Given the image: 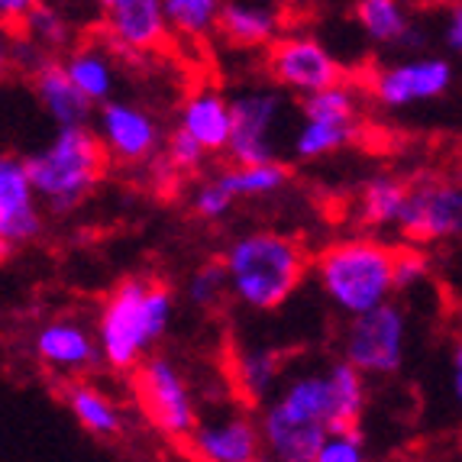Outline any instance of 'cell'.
<instances>
[{
    "instance_id": "8d00e7d4",
    "label": "cell",
    "mask_w": 462,
    "mask_h": 462,
    "mask_svg": "<svg viewBox=\"0 0 462 462\" xmlns=\"http://www.w3.org/2000/svg\"><path fill=\"white\" fill-rule=\"evenodd\" d=\"M443 42L453 55L462 59V0H453L447 14V26H443Z\"/></svg>"
},
{
    "instance_id": "9c48e42d",
    "label": "cell",
    "mask_w": 462,
    "mask_h": 462,
    "mask_svg": "<svg viewBox=\"0 0 462 462\" xmlns=\"http://www.w3.org/2000/svg\"><path fill=\"white\" fill-rule=\"evenodd\" d=\"M456 69L439 55H411L372 75V97L385 110H408L414 104L437 100L453 88Z\"/></svg>"
},
{
    "instance_id": "ab89813d",
    "label": "cell",
    "mask_w": 462,
    "mask_h": 462,
    "mask_svg": "<svg viewBox=\"0 0 462 462\" xmlns=\"http://www.w3.org/2000/svg\"><path fill=\"white\" fill-rule=\"evenodd\" d=\"M269 4H278V7H288V10H304L310 0H269Z\"/></svg>"
},
{
    "instance_id": "8992f818",
    "label": "cell",
    "mask_w": 462,
    "mask_h": 462,
    "mask_svg": "<svg viewBox=\"0 0 462 462\" xmlns=\"http://www.w3.org/2000/svg\"><path fill=\"white\" fill-rule=\"evenodd\" d=\"M133 388H136V401L149 424L162 437L185 443L200 414L194 408V394L188 388L181 369L165 356H146L136 365Z\"/></svg>"
},
{
    "instance_id": "f1b7e54d",
    "label": "cell",
    "mask_w": 462,
    "mask_h": 462,
    "mask_svg": "<svg viewBox=\"0 0 462 462\" xmlns=\"http://www.w3.org/2000/svg\"><path fill=\"white\" fill-rule=\"evenodd\" d=\"M300 116L310 120H330V124H359V97L356 91L339 81L324 91H314L308 97H300Z\"/></svg>"
},
{
    "instance_id": "52a82bcc",
    "label": "cell",
    "mask_w": 462,
    "mask_h": 462,
    "mask_svg": "<svg viewBox=\"0 0 462 462\" xmlns=\"http://www.w3.org/2000/svg\"><path fill=\"white\" fill-rule=\"evenodd\" d=\"M404 339H408V317L394 300H385L365 314L349 317V327L343 333V359H349L369 378L392 375L404 363Z\"/></svg>"
},
{
    "instance_id": "5bb4252c",
    "label": "cell",
    "mask_w": 462,
    "mask_h": 462,
    "mask_svg": "<svg viewBox=\"0 0 462 462\" xmlns=\"http://www.w3.org/2000/svg\"><path fill=\"white\" fill-rule=\"evenodd\" d=\"M36 185H32L26 159L4 155L0 159V246L10 255L16 246H26L42 233V210H39Z\"/></svg>"
},
{
    "instance_id": "277c9868",
    "label": "cell",
    "mask_w": 462,
    "mask_h": 462,
    "mask_svg": "<svg viewBox=\"0 0 462 462\" xmlns=\"http://www.w3.org/2000/svg\"><path fill=\"white\" fill-rule=\"evenodd\" d=\"M110 155L91 126H59L46 146L26 159L39 198L49 214L65 217L97 188Z\"/></svg>"
},
{
    "instance_id": "e575fe53",
    "label": "cell",
    "mask_w": 462,
    "mask_h": 462,
    "mask_svg": "<svg viewBox=\"0 0 462 462\" xmlns=\"http://www.w3.org/2000/svg\"><path fill=\"white\" fill-rule=\"evenodd\" d=\"M7 59L23 71V75L32 78L39 69H46V65L52 62V49H46L42 42H36V39H30L26 32H20V36L10 42Z\"/></svg>"
},
{
    "instance_id": "5b68a950",
    "label": "cell",
    "mask_w": 462,
    "mask_h": 462,
    "mask_svg": "<svg viewBox=\"0 0 462 462\" xmlns=\"http://www.w3.org/2000/svg\"><path fill=\"white\" fill-rule=\"evenodd\" d=\"M394 255L398 249L382 246L375 239H343L314 259V278L339 314H365L398 291Z\"/></svg>"
},
{
    "instance_id": "9a60e30c",
    "label": "cell",
    "mask_w": 462,
    "mask_h": 462,
    "mask_svg": "<svg viewBox=\"0 0 462 462\" xmlns=\"http://www.w3.org/2000/svg\"><path fill=\"white\" fill-rule=\"evenodd\" d=\"M32 353H36V359L49 372L62 378H78L104 363L97 330L91 333L85 324L69 320V317L46 320V324L39 327L32 333Z\"/></svg>"
},
{
    "instance_id": "1f68e13d",
    "label": "cell",
    "mask_w": 462,
    "mask_h": 462,
    "mask_svg": "<svg viewBox=\"0 0 462 462\" xmlns=\"http://www.w3.org/2000/svg\"><path fill=\"white\" fill-rule=\"evenodd\" d=\"M365 459V437L359 424L330 427L324 447L317 453V462H363Z\"/></svg>"
},
{
    "instance_id": "f546056e",
    "label": "cell",
    "mask_w": 462,
    "mask_h": 462,
    "mask_svg": "<svg viewBox=\"0 0 462 462\" xmlns=\"http://www.w3.org/2000/svg\"><path fill=\"white\" fill-rule=\"evenodd\" d=\"M20 32H26L30 39L42 42V46L52 49V52H55V49H65V46H69V39H71L69 20H65V16L59 14L52 4H46V0H39L36 7L23 16Z\"/></svg>"
},
{
    "instance_id": "8fae6325",
    "label": "cell",
    "mask_w": 462,
    "mask_h": 462,
    "mask_svg": "<svg viewBox=\"0 0 462 462\" xmlns=\"http://www.w3.org/2000/svg\"><path fill=\"white\" fill-rule=\"evenodd\" d=\"M233 104V136L226 155L236 165L272 162V130L285 114V94L282 88H249L230 97Z\"/></svg>"
},
{
    "instance_id": "83f0119b",
    "label": "cell",
    "mask_w": 462,
    "mask_h": 462,
    "mask_svg": "<svg viewBox=\"0 0 462 462\" xmlns=\"http://www.w3.org/2000/svg\"><path fill=\"white\" fill-rule=\"evenodd\" d=\"M356 139L353 124H330V120H310V116H300V126L294 133V155L300 162H317L324 155L339 152L343 146H349Z\"/></svg>"
},
{
    "instance_id": "2e32d148",
    "label": "cell",
    "mask_w": 462,
    "mask_h": 462,
    "mask_svg": "<svg viewBox=\"0 0 462 462\" xmlns=\"http://www.w3.org/2000/svg\"><path fill=\"white\" fill-rule=\"evenodd\" d=\"M104 10V32L116 52H152L171 36L165 0H110Z\"/></svg>"
},
{
    "instance_id": "7c38bea8",
    "label": "cell",
    "mask_w": 462,
    "mask_h": 462,
    "mask_svg": "<svg viewBox=\"0 0 462 462\" xmlns=\"http://www.w3.org/2000/svg\"><path fill=\"white\" fill-rule=\"evenodd\" d=\"M398 230L417 246L462 236V185L453 181L414 185L401 210Z\"/></svg>"
},
{
    "instance_id": "cb8c5ba5",
    "label": "cell",
    "mask_w": 462,
    "mask_h": 462,
    "mask_svg": "<svg viewBox=\"0 0 462 462\" xmlns=\"http://www.w3.org/2000/svg\"><path fill=\"white\" fill-rule=\"evenodd\" d=\"M411 185H404L394 175H375L369 178L359 191V220L372 230H385V226H398L401 210L408 204Z\"/></svg>"
},
{
    "instance_id": "836d02e7",
    "label": "cell",
    "mask_w": 462,
    "mask_h": 462,
    "mask_svg": "<svg viewBox=\"0 0 462 462\" xmlns=\"http://www.w3.org/2000/svg\"><path fill=\"white\" fill-rule=\"evenodd\" d=\"M233 200H236V198H233V194L220 185V178H214V181H200V185L194 188L191 210L200 217V220H220V217L230 214Z\"/></svg>"
},
{
    "instance_id": "3957f363",
    "label": "cell",
    "mask_w": 462,
    "mask_h": 462,
    "mask_svg": "<svg viewBox=\"0 0 462 462\" xmlns=\"http://www.w3.org/2000/svg\"><path fill=\"white\" fill-rule=\"evenodd\" d=\"M230 294L249 310H275L298 291L308 255L285 233H246L224 253Z\"/></svg>"
},
{
    "instance_id": "44dd1931",
    "label": "cell",
    "mask_w": 462,
    "mask_h": 462,
    "mask_svg": "<svg viewBox=\"0 0 462 462\" xmlns=\"http://www.w3.org/2000/svg\"><path fill=\"white\" fill-rule=\"evenodd\" d=\"M233 388L243 398V404H265L278 392L282 382V356L275 349H239L233 356Z\"/></svg>"
},
{
    "instance_id": "7a4b0ae2",
    "label": "cell",
    "mask_w": 462,
    "mask_h": 462,
    "mask_svg": "<svg viewBox=\"0 0 462 462\" xmlns=\"http://www.w3.org/2000/svg\"><path fill=\"white\" fill-rule=\"evenodd\" d=\"M265 456L278 462H317L333 427V398L327 372H300L265 401L263 417Z\"/></svg>"
},
{
    "instance_id": "ba28073f",
    "label": "cell",
    "mask_w": 462,
    "mask_h": 462,
    "mask_svg": "<svg viewBox=\"0 0 462 462\" xmlns=\"http://www.w3.org/2000/svg\"><path fill=\"white\" fill-rule=\"evenodd\" d=\"M265 69L282 91L298 94V97H308V94L343 81V65L337 55L320 39L304 36V32L278 36L269 46Z\"/></svg>"
},
{
    "instance_id": "7402d4cb",
    "label": "cell",
    "mask_w": 462,
    "mask_h": 462,
    "mask_svg": "<svg viewBox=\"0 0 462 462\" xmlns=\"http://www.w3.org/2000/svg\"><path fill=\"white\" fill-rule=\"evenodd\" d=\"M65 404H69L71 417L78 420L81 430H88L97 439H114L124 433V411L116 408L107 394L94 385H85V382H75L65 392Z\"/></svg>"
},
{
    "instance_id": "d4e9b609",
    "label": "cell",
    "mask_w": 462,
    "mask_h": 462,
    "mask_svg": "<svg viewBox=\"0 0 462 462\" xmlns=\"http://www.w3.org/2000/svg\"><path fill=\"white\" fill-rule=\"evenodd\" d=\"M330 378V398H333V427H346V424H359L365 411V372L356 369L349 359H339L327 369Z\"/></svg>"
},
{
    "instance_id": "4fadbf2b",
    "label": "cell",
    "mask_w": 462,
    "mask_h": 462,
    "mask_svg": "<svg viewBox=\"0 0 462 462\" xmlns=\"http://www.w3.org/2000/svg\"><path fill=\"white\" fill-rule=\"evenodd\" d=\"M97 136L107 155L120 165L149 162L162 146L159 120L130 100H104L97 110Z\"/></svg>"
},
{
    "instance_id": "f35d334b",
    "label": "cell",
    "mask_w": 462,
    "mask_h": 462,
    "mask_svg": "<svg viewBox=\"0 0 462 462\" xmlns=\"http://www.w3.org/2000/svg\"><path fill=\"white\" fill-rule=\"evenodd\" d=\"M449 392H453V398L459 401L462 408V337L456 339L453 359H449Z\"/></svg>"
},
{
    "instance_id": "d6a6232c",
    "label": "cell",
    "mask_w": 462,
    "mask_h": 462,
    "mask_svg": "<svg viewBox=\"0 0 462 462\" xmlns=\"http://www.w3.org/2000/svg\"><path fill=\"white\" fill-rule=\"evenodd\" d=\"M208 155H210L208 149L200 146L191 133L181 130V126H178V130L165 139V162H169L178 175H181V171H198Z\"/></svg>"
},
{
    "instance_id": "ac0fdd59",
    "label": "cell",
    "mask_w": 462,
    "mask_h": 462,
    "mask_svg": "<svg viewBox=\"0 0 462 462\" xmlns=\"http://www.w3.org/2000/svg\"><path fill=\"white\" fill-rule=\"evenodd\" d=\"M32 91H36L42 110L52 116L55 126L91 124V114L97 104L71 81V75L65 71V62H55L52 59L46 69H39L32 75Z\"/></svg>"
},
{
    "instance_id": "d6986e66",
    "label": "cell",
    "mask_w": 462,
    "mask_h": 462,
    "mask_svg": "<svg viewBox=\"0 0 462 462\" xmlns=\"http://www.w3.org/2000/svg\"><path fill=\"white\" fill-rule=\"evenodd\" d=\"M282 30V16L275 4H246V0H226L220 16V36L236 49L272 46Z\"/></svg>"
},
{
    "instance_id": "6da1fadb",
    "label": "cell",
    "mask_w": 462,
    "mask_h": 462,
    "mask_svg": "<svg viewBox=\"0 0 462 462\" xmlns=\"http://www.w3.org/2000/svg\"><path fill=\"white\" fill-rule=\"evenodd\" d=\"M175 314V298L149 278H126L104 300L97 317V339L104 363L116 372L136 369L165 337Z\"/></svg>"
},
{
    "instance_id": "4316f807",
    "label": "cell",
    "mask_w": 462,
    "mask_h": 462,
    "mask_svg": "<svg viewBox=\"0 0 462 462\" xmlns=\"http://www.w3.org/2000/svg\"><path fill=\"white\" fill-rule=\"evenodd\" d=\"M171 32L191 42H204L214 32H220L224 0H165Z\"/></svg>"
},
{
    "instance_id": "60d3db41",
    "label": "cell",
    "mask_w": 462,
    "mask_h": 462,
    "mask_svg": "<svg viewBox=\"0 0 462 462\" xmlns=\"http://www.w3.org/2000/svg\"><path fill=\"white\" fill-rule=\"evenodd\" d=\"M107 4H110V0H97V7H107Z\"/></svg>"
},
{
    "instance_id": "4dcf8cb0",
    "label": "cell",
    "mask_w": 462,
    "mask_h": 462,
    "mask_svg": "<svg viewBox=\"0 0 462 462\" xmlns=\"http://www.w3.org/2000/svg\"><path fill=\"white\" fill-rule=\"evenodd\" d=\"M230 291V272H226V263H204L200 269L191 272L185 285V298L191 300L194 308H217L220 300Z\"/></svg>"
},
{
    "instance_id": "ffe728a7",
    "label": "cell",
    "mask_w": 462,
    "mask_h": 462,
    "mask_svg": "<svg viewBox=\"0 0 462 462\" xmlns=\"http://www.w3.org/2000/svg\"><path fill=\"white\" fill-rule=\"evenodd\" d=\"M356 20L363 32L378 46L417 49L424 42L420 30L411 23L404 0H356Z\"/></svg>"
},
{
    "instance_id": "30bf717a",
    "label": "cell",
    "mask_w": 462,
    "mask_h": 462,
    "mask_svg": "<svg viewBox=\"0 0 462 462\" xmlns=\"http://www.w3.org/2000/svg\"><path fill=\"white\" fill-rule=\"evenodd\" d=\"M185 447L194 459L204 462H255L265 456L263 427L243 408H217L200 414Z\"/></svg>"
},
{
    "instance_id": "603a6c76",
    "label": "cell",
    "mask_w": 462,
    "mask_h": 462,
    "mask_svg": "<svg viewBox=\"0 0 462 462\" xmlns=\"http://www.w3.org/2000/svg\"><path fill=\"white\" fill-rule=\"evenodd\" d=\"M62 62H65V71L71 75V81H75L97 107L104 104V100L114 97L116 69H114V59H110V52L104 46L91 42V46L71 49Z\"/></svg>"
},
{
    "instance_id": "d590c367",
    "label": "cell",
    "mask_w": 462,
    "mask_h": 462,
    "mask_svg": "<svg viewBox=\"0 0 462 462\" xmlns=\"http://www.w3.org/2000/svg\"><path fill=\"white\" fill-rule=\"evenodd\" d=\"M427 272H430V265H427L424 253H417V249H401V253L394 255V282H398V291L401 288L420 285V282L427 278Z\"/></svg>"
},
{
    "instance_id": "e0dca14e",
    "label": "cell",
    "mask_w": 462,
    "mask_h": 462,
    "mask_svg": "<svg viewBox=\"0 0 462 462\" xmlns=\"http://www.w3.org/2000/svg\"><path fill=\"white\" fill-rule=\"evenodd\" d=\"M178 126L191 133L208 152H226L233 136V104L214 88H198L178 110Z\"/></svg>"
},
{
    "instance_id": "484cf974",
    "label": "cell",
    "mask_w": 462,
    "mask_h": 462,
    "mask_svg": "<svg viewBox=\"0 0 462 462\" xmlns=\"http://www.w3.org/2000/svg\"><path fill=\"white\" fill-rule=\"evenodd\" d=\"M220 185L233 194L236 200H249V198H272L282 188L288 185L291 171L282 162H255V165H236L233 162L226 171H220Z\"/></svg>"
},
{
    "instance_id": "74e56055",
    "label": "cell",
    "mask_w": 462,
    "mask_h": 462,
    "mask_svg": "<svg viewBox=\"0 0 462 462\" xmlns=\"http://www.w3.org/2000/svg\"><path fill=\"white\" fill-rule=\"evenodd\" d=\"M39 0H0V16H4V23L7 26H20L23 23V16L36 7Z\"/></svg>"
}]
</instances>
